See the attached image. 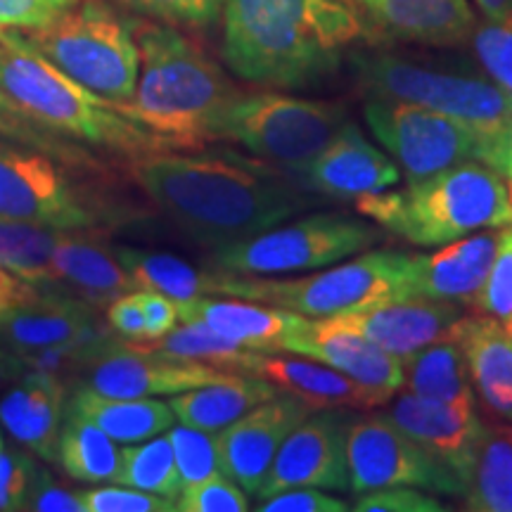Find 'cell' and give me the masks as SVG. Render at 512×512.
Wrapping results in <instances>:
<instances>
[{"mask_svg":"<svg viewBox=\"0 0 512 512\" xmlns=\"http://www.w3.org/2000/svg\"><path fill=\"white\" fill-rule=\"evenodd\" d=\"M131 162L133 181L171 223L214 249L254 238L318 204L273 164L235 152L169 150Z\"/></svg>","mask_w":512,"mask_h":512,"instance_id":"cell-1","label":"cell"},{"mask_svg":"<svg viewBox=\"0 0 512 512\" xmlns=\"http://www.w3.org/2000/svg\"><path fill=\"white\" fill-rule=\"evenodd\" d=\"M226 67L271 88H309L342 64L363 24L342 0H223Z\"/></svg>","mask_w":512,"mask_h":512,"instance_id":"cell-2","label":"cell"},{"mask_svg":"<svg viewBox=\"0 0 512 512\" xmlns=\"http://www.w3.org/2000/svg\"><path fill=\"white\" fill-rule=\"evenodd\" d=\"M140 76L133 98L117 110L171 145L202 150L238 88L174 24H138Z\"/></svg>","mask_w":512,"mask_h":512,"instance_id":"cell-3","label":"cell"},{"mask_svg":"<svg viewBox=\"0 0 512 512\" xmlns=\"http://www.w3.org/2000/svg\"><path fill=\"white\" fill-rule=\"evenodd\" d=\"M0 105L41 131L131 159L171 150L110 100L36 53L19 34H0Z\"/></svg>","mask_w":512,"mask_h":512,"instance_id":"cell-4","label":"cell"},{"mask_svg":"<svg viewBox=\"0 0 512 512\" xmlns=\"http://www.w3.org/2000/svg\"><path fill=\"white\" fill-rule=\"evenodd\" d=\"M356 209L418 247H441L512 223L508 183L484 162H460L403 190L358 197Z\"/></svg>","mask_w":512,"mask_h":512,"instance_id":"cell-5","label":"cell"},{"mask_svg":"<svg viewBox=\"0 0 512 512\" xmlns=\"http://www.w3.org/2000/svg\"><path fill=\"white\" fill-rule=\"evenodd\" d=\"M413 254L377 249L335 268H320L304 278H261L219 271V294L278 306L306 318H332L368 306L408 299V271Z\"/></svg>","mask_w":512,"mask_h":512,"instance_id":"cell-6","label":"cell"},{"mask_svg":"<svg viewBox=\"0 0 512 512\" xmlns=\"http://www.w3.org/2000/svg\"><path fill=\"white\" fill-rule=\"evenodd\" d=\"M81 86L112 105L133 98L140 76L136 24L121 17L105 0H79L48 27L19 34Z\"/></svg>","mask_w":512,"mask_h":512,"instance_id":"cell-7","label":"cell"},{"mask_svg":"<svg viewBox=\"0 0 512 512\" xmlns=\"http://www.w3.org/2000/svg\"><path fill=\"white\" fill-rule=\"evenodd\" d=\"M358 86L368 98H387L427 107L463 121L501 143L512 121V95L486 76L427 67L394 53L351 55Z\"/></svg>","mask_w":512,"mask_h":512,"instance_id":"cell-8","label":"cell"},{"mask_svg":"<svg viewBox=\"0 0 512 512\" xmlns=\"http://www.w3.org/2000/svg\"><path fill=\"white\" fill-rule=\"evenodd\" d=\"M347 121V110L335 102L238 91L216 119L214 140L238 143L254 157L299 174Z\"/></svg>","mask_w":512,"mask_h":512,"instance_id":"cell-9","label":"cell"},{"mask_svg":"<svg viewBox=\"0 0 512 512\" xmlns=\"http://www.w3.org/2000/svg\"><path fill=\"white\" fill-rule=\"evenodd\" d=\"M67 166L38 147L0 140V216L62 230L128 221L131 209L76 181Z\"/></svg>","mask_w":512,"mask_h":512,"instance_id":"cell-10","label":"cell"},{"mask_svg":"<svg viewBox=\"0 0 512 512\" xmlns=\"http://www.w3.org/2000/svg\"><path fill=\"white\" fill-rule=\"evenodd\" d=\"M380 240V230L366 221L344 214H313L216 247L211 264L223 273L273 278L335 266L368 252Z\"/></svg>","mask_w":512,"mask_h":512,"instance_id":"cell-11","label":"cell"},{"mask_svg":"<svg viewBox=\"0 0 512 512\" xmlns=\"http://www.w3.org/2000/svg\"><path fill=\"white\" fill-rule=\"evenodd\" d=\"M363 117L384 150L401 164L408 183L460 162L494 164V138L427 107L368 98Z\"/></svg>","mask_w":512,"mask_h":512,"instance_id":"cell-12","label":"cell"},{"mask_svg":"<svg viewBox=\"0 0 512 512\" xmlns=\"http://www.w3.org/2000/svg\"><path fill=\"white\" fill-rule=\"evenodd\" d=\"M349 489L354 494L384 486H415L446 496H465V484L384 413L358 415L347 425Z\"/></svg>","mask_w":512,"mask_h":512,"instance_id":"cell-13","label":"cell"},{"mask_svg":"<svg viewBox=\"0 0 512 512\" xmlns=\"http://www.w3.org/2000/svg\"><path fill=\"white\" fill-rule=\"evenodd\" d=\"M86 368V387L119 399L176 396L238 375L200 361L157 354L138 342H105Z\"/></svg>","mask_w":512,"mask_h":512,"instance_id":"cell-14","label":"cell"},{"mask_svg":"<svg viewBox=\"0 0 512 512\" xmlns=\"http://www.w3.org/2000/svg\"><path fill=\"white\" fill-rule=\"evenodd\" d=\"M347 425L349 418L339 411H316L294 427L256 491L259 501L297 486L347 491Z\"/></svg>","mask_w":512,"mask_h":512,"instance_id":"cell-15","label":"cell"},{"mask_svg":"<svg viewBox=\"0 0 512 512\" xmlns=\"http://www.w3.org/2000/svg\"><path fill=\"white\" fill-rule=\"evenodd\" d=\"M382 413L448 470L456 472L467 491L486 434L477 403H446L401 392Z\"/></svg>","mask_w":512,"mask_h":512,"instance_id":"cell-16","label":"cell"},{"mask_svg":"<svg viewBox=\"0 0 512 512\" xmlns=\"http://www.w3.org/2000/svg\"><path fill=\"white\" fill-rule=\"evenodd\" d=\"M311 413L304 401L278 394L275 399L254 406L233 425L223 427L216 432L223 475L242 486L247 494L256 496L287 434Z\"/></svg>","mask_w":512,"mask_h":512,"instance_id":"cell-17","label":"cell"},{"mask_svg":"<svg viewBox=\"0 0 512 512\" xmlns=\"http://www.w3.org/2000/svg\"><path fill=\"white\" fill-rule=\"evenodd\" d=\"M283 351L325 363L363 387L387 396L389 401L406 384L403 358L389 354L358 332L337 325L332 318L306 320L304 328L287 339Z\"/></svg>","mask_w":512,"mask_h":512,"instance_id":"cell-18","label":"cell"},{"mask_svg":"<svg viewBox=\"0 0 512 512\" xmlns=\"http://www.w3.org/2000/svg\"><path fill=\"white\" fill-rule=\"evenodd\" d=\"M463 316V309L453 302L408 297L332 316V320L370 339L389 354L406 358L434 342L451 339L453 328Z\"/></svg>","mask_w":512,"mask_h":512,"instance_id":"cell-19","label":"cell"},{"mask_svg":"<svg viewBox=\"0 0 512 512\" xmlns=\"http://www.w3.org/2000/svg\"><path fill=\"white\" fill-rule=\"evenodd\" d=\"M304 188L332 200H358L392 190L401 171L380 147L368 143L356 124L347 121L320 155L297 174Z\"/></svg>","mask_w":512,"mask_h":512,"instance_id":"cell-20","label":"cell"},{"mask_svg":"<svg viewBox=\"0 0 512 512\" xmlns=\"http://www.w3.org/2000/svg\"><path fill=\"white\" fill-rule=\"evenodd\" d=\"M48 285L64 287L95 309H107L114 299L138 290L114 247L93 230L62 228L55 230L48 254Z\"/></svg>","mask_w":512,"mask_h":512,"instance_id":"cell-21","label":"cell"},{"mask_svg":"<svg viewBox=\"0 0 512 512\" xmlns=\"http://www.w3.org/2000/svg\"><path fill=\"white\" fill-rule=\"evenodd\" d=\"M245 375L273 384L280 394H290L316 411H344V408H382L387 396L363 387L339 370L306 356H287L285 351H254Z\"/></svg>","mask_w":512,"mask_h":512,"instance_id":"cell-22","label":"cell"},{"mask_svg":"<svg viewBox=\"0 0 512 512\" xmlns=\"http://www.w3.org/2000/svg\"><path fill=\"white\" fill-rule=\"evenodd\" d=\"M95 306L79 297L41 292L34 302L17 306L0 318V351L36 354V351L93 344L107 339L95 320Z\"/></svg>","mask_w":512,"mask_h":512,"instance_id":"cell-23","label":"cell"},{"mask_svg":"<svg viewBox=\"0 0 512 512\" xmlns=\"http://www.w3.org/2000/svg\"><path fill=\"white\" fill-rule=\"evenodd\" d=\"M496 245L498 233L489 228L448 242L434 254H413L408 292L434 302L475 304L494 264Z\"/></svg>","mask_w":512,"mask_h":512,"instance_id":"cell-24","label":"cell"},{"mask_svg":"<svg viewBox=\"0 0 512 512\" xmlns=\"http://www.w3.org/2000/svg\"><path fill=\"white\" fill-rule=\"evenodd\" d=\"M181 323L209 325L219 335L254 351H283L285 342L306 325V316L238 297H195L176 302Z\"/></svg>","mask_w":512,"mask_h":512,"instance_id":"cell-25","label":"cell"},{"mask_svg":"<svg viewBox=\"0 0 512 512\" xmlns=\"http://www.w3.org/2000/svg\"><path fill=\"white\" fill-rule=\"evenodd\" d=\"M368 22L394 41L460 46L475 31L467 0H356Z\"/></svg>","mask_w":512,"mask_h":512,"instance_id":"cell-26","label":"cell"},{"mask_svg":"<svg viewBox=\"0 0 512 512\" xmlns=\"http://www.w3.org/2000/svg\"><path fill=\"white\" fill-rule=\"evenodd\" d=\"M451 339L463 351L470 382L486 411L512 422V332L501 320L477 313L460 318Z\"/></svg>","mask_w":512,"mask_h":512,"instance_id":"cell-27","label":"cell"},{"mask_svg":"<svg viewBox=\"0 0 512 512\" xmlns=\"http://www.w3.org/2000/svg\"><path fill=\"white\" fill-rule=\"evenodd\" d=\"M67 408V389L57 375L31 373L19 377V384L0 399V425L10 437L53 463L57 460V441Z\"/></svg>","mask_w":512,"mask_h":512,"instance_id":"cell-28","label":"cell"},{"mask_svg":"<svg viewBox=\"0 0 512 512\" xmlns=\"http://www.w3.org/2000/svg\"><path fill=\"white\" fill-rule=\"evenodd\" d=\"M280 392L254 375H230L228 380L204 384L190 392L171 396L169 406L181 425L204 432H219L233 425L259 403L271 401Z\"/></svg>","mask_w":512,"mask_h":512,"instance_id":"cell-29","label":"cell"},{"mask_svg":"<svg viewBox=\"0 0 512 512\" xmlns=\"http://www.w3.org/2000/svg\"><path fill=\"white\" fill-rule=\"evenodd\" d=\"M67 411L91 420L102 432H107L117 444H138L174 427L176 415L166 401L155 396L147 399H119L105 396L91 387H81L72 396Z\"/></svg>","mask_w":512,"mask_h":512,"instance_id":"cell-30","label":"cell"},{"mask_svg":"<svg viewBox=\"0 0 512 512\" xmlns=\"http://www.w3.org/2000/svg\"><path fill=\"white\" fill-rule=\"evenodd\" d=\"M57 463L74 482L114 484L121 467V448L91 420L67 411L57 441Z\"/></svg>","mask_w":512,"mask_h":512,"instance_id":"cell-31","label":"cell"},{"mask_svg":"<svg viewBox=\"0 0 512 512\" xmlns=\"http://www.w3.org/2000/svg\"><path fill=\"white\" fill-rule=\"evenodd\" d=\"M408 392L446 403H477L475 387L456 339L434 342L403 358Z\"/></svg>","mask_w":512,"mask_h":512,"instance_id":"cell-32","label":"cell"},{"mask_svg":"<svg viewBox=\"0 0 512 512\" xmlns=\"http://www.w3.org/2000/svg\"><path fill=\"white\" fill-rule=\"evenodd\" d=\"M121 266L131 273L138 287L162 292L174 302L195 297H216L219 294V273L197 271L178 256L147 252L136 247H114Z\"/></svg>","mask_w":512,"mask_h":512,"instance_id":"cell-33","label":"cell"},{"mask_svg":"<svg viewBox=\"0 0 512 512\" xmlns=\"http://www.w3.org/2000/svg\"><path fill=\"white\" fill-rule=\"evenodd\" d=\"M463 498L465 510L512 512V422L486 425L482 451Z\"/></svg>","mask_w":512,"mask_h":512,"instance_id":"cell-34","label":"cell"},{"mask_svg":"<svg viewBox=\"0 0 512 512\" xmlns=\"http://www.w3.org/2000/svg\"><path fill=\"white\" fill-rule=\"evenodd\" d=\"M143 347L157 351V354L185 358V361H200L238 375H245L249 358L254 354V349L235 344L233 339L219 335L209 325L197 323V320L183 323L181 328H174L169 335L159 337L155 342H145Z\"/></svg>","mask_w":512,"mask_h":512,"instance_id":"cell-35","label":"cell"},{"mask_svg":"<svg viewBox=\"0 0 512 512\" xmlns=\"http://www.w3.org/2000/svg\"><path fill=\"white\" fill-rule=\"evenodd\" d=\"M121 486H133V489L147 491L164 498L181 496L183 484L178 477V467L174 458V448L166 434L138 441V444H126L121 448V467L117 482Z\"/></svg>","mask_w":512,"mask_h":512,"instance_id":"cell-36","label":"cell"},{"mask_svg":"<svg viewBox=\"0 0 512 512\" xmlns=\"http://www.w3.org/2000/svg\"><path fill=\"white\" fill-rule=\"evenodd\" d=\"M55 230L0 216V266L34 285H48V254Z\"/></svg>","mask_w":512,"mask_h":512,"instance_id":"cell-37","label":"cell"},{"mask_svg":"<svg viewBox=\"0 0 512 512\" xmlns=\"http://www.w3.org/2000/svg\"><path fill=\"white\" fill-rule=\"evenodd\" d=\"M166 437L174 448V458L181 477L183 489L190 484L202 482V479L214 477L221 472L219 441L216 432H204L190 425H178L166 430Z\"/></svg>","mask_w":512,"mask_h":512,"instance_id":"cell-38","label":"cell"},{"mask_svg":"<svg viewBox=\"0 0 512 512\" xmlns=\"http://www.w3.org/2000/svg\"><path fill=\"white\" fill-rule=\"evenodd\" d=\"M472 306H477L479 313L501 320L512 332V223L498 233L494 264Z\"/></svg>","mask_w":512,"mask_h":512,"instance_id":"cell-39","label":"cell"},{"mask_svg":"<svg viewBox=\"0 0 512 512\" xmlns=\"http://www.w3.org/2000/svg\"><path fill=\"white\" fill-rule=\"evenodd\" d=\"M472 48L482 69L496 86L512 95V31L498 19H486L472 31Z\"/></svg>","mask_w":512,"mask_h":512,"instance_id":"cell-40","label":"cell"},{"mask_svg":"<svg viewBox=\"0 0 512 512\" xmlns=\"http://www.w3.org/2000/svg\"><path fill=\"white\" fill-rule=\"evenodd\" d=\"M249 498L245 489L223 472L202 482L185 486L176 498V512H245Z\"/></svg>","mask_w":512,"mask_h":512,"instance_id":"cell-41","label":"cell"},{"mask_svg":"<svg viewBox=\"0 0 512 512\" xmlns=\"http://www.w3.org/2000/svg\"><path fill=\"white\" fill-rule=\"evenodd\" d=\"M119 3L138 15L192 29L211 27L223 8V0H119Z\"/></svg>","mask_w":512,"mask_h":512,"instance_id":"cell-42","label":"cell"},{"mask_svg":"<svg viewBox=\"0 0 512 512\" xmlns=\"http://www.w3.org/2000/svg\"><path fill=\"white\" fill-rule=\"evenodd\" d=\"M86 512H176L171 498L147 494L133 486H93L79 491Z\"/></svg>","mask_w":512,"mask_h":512,"instance_id":"cell-43","label":"cell"},{"mask_svg":"<svg viewBox=\"0 0 512 512\" xmlns=\"http://www.w3.org/2000/svg\"><path fill=\"white\" fill-rule=\"evenodd\" d=\"M79 0H0V34H29L48 27Z\"/></svg>","mask_w":512,"mask_h":512,"instance_id":"cell-44","label":"cell"},{"mask_svg":"<svg viewBox=\"0 0 512 512\" xmlns=\"http://www.w3.org/2000/svg\"><path fill=\"white\" fill-rule=\"evenodd\" d=\"M356 512H444L437 498L425 494L415 486H384L356 494L354 508Z\"/></svg>","mask_w":512,"mask_h":512,"instance_id":"cell-45","label":"cell"},{"mask_svg":"<svg viewBox=\"0 0 512 512\" xmlns=\"http://www.w3.org/2000/svg\"><path fill=\"white\" fill-rule=\"evenodd\" d=\"M38 467L24 453L0 448V512L27 510Z\"/></svg>","mask_w":512,"mask_h":512,"instance_id":"cell-46","label":"cell"},{"mask_svg":"<svg viewBox=\"0 0 512 512\" xmlns=\"http://www.w3.org/2000/svg\"><path fill=\"white\" fill-rule=\"evenodd\" d=\"M259 512H347L351 505L342 498L325 494V489L316 486H297V489L280 491L261 501Z\"/></svg>","mask_w":512,"mask_h":512,"instance_id":"cell-47","label":"cell"},{"mask_svg":"<svg viewBox=\"0 0 512 512\" xmlns=\"http://www.w3.org/2000/svg\"><path fill=\"white\" fill-rule=\"evenodd\" d=\"M27 510L36 512H86L79 491L64 489L46 470H38L36 482L31 486Z\"/></svg>","mask_w":512,"mask_h":512,"instance_id":"cell-48","label":"cell"},{"mask_svg":"<svg viewBox=\"0 0 512 512\" xmlns=\"http://www.w3.org/2000/svg\"><path fill=\"white\" fill-rule=\"evenodd\" d=\"M136 294H138L140 309H143V316H145L147 342H155V339L169 335L178 323V306L174 299L166 297L162 292L143 290V287H138Z\"/></svg>","mask_w":512,"mask_h":512,"instance_id":"cell-49","label":"cell"},{"mask_svg":"<svg viewBox=\"0 0 512 512\" xmlns=\"http://www.w3.org/2000/svg\"><path fill=\"white\" fill-rule=\"evenodd\" d=\"M107 320H110L112 330L117 332L121 339H126V342H147L145 316L143 309H140L136 292H128L124 297L114 299V302L107 306Z\"/></svg>","mask_w":512,"mask_h":512,"instance_id":"cell-50","label":"cell"},{"mask_svg":"<svg viewBox=\"0 0 512 512\" xmlns=\"http://www.w3.org/2000/svg\"><path fill=\"white\" fill-rule=\"evenodd\" d=\"M38 294H41L38 285L29 283L22 275L0 266V318H3L5 313H10L12 309H17V306L34 302Z\"/></svg>","mask_w":512,"mask_h":512,"instance_id":"cell-51","label":"cell"},{"mask_svg":"<svg viewBox=\"0 0 512 512\" xmlns=\"http://www.w3.org/2000/svg\"><path fill=\"white\" fill-rule=\"evenodd\" d=\"M491 166H494L498 174L505 178V183H508V190H510V200H512V121L508 131L503 133L501 143L496 147V157Z\"/></svg>","mask_w":512,"mask_h":512,"instance_id":"cell-52","label":"cell"},{"mask_svg":"<svg viewBox=\"0 0 512 512\" xmlns=\"http://www.w3.org/2000/svg\"><path fill=\"white\" fill-rule=\"evenodd\" d=\"M486 19H498L512 8V0H475Z\"/></svg>","mask_w":512,"mask_h":512,"instance_id":"cell-53","label":"cell"},{"mask_svg":"<svg viewBox=\"0 0 512 512\" xmlns=\"http://www.w3.org/2000/svg\"><path fill=\"white\" fill-rule=\"evenodd\" d=\"M501 19H503V22H505V24H508V27H510V31H512V8H510L508 12H505V15H503Z\"/></svg>","mask_w":512,"mask_h":512,"instance_id":"cell-54","label":"cell"},{"mask_svg":"<svg viewBox=\"0 0 512 512\" xmlns=\"http://www.w3.org/2000/svg\"><path fill=\"white\" fill-rule=\"evenodd\" d=\"M0 448H5V441H3V430H0Z\"/></svg>","mask_w":512,"mask_h":512,"instance_id":"cell-55","label":"cell"},{"mask_svg":"<svg viewBox=\"0 0 512 512\" xmlns=\"http://www.w3.org/2000/svg\"><path fill=\"white\" fill-rule=\"evenodd\" d=\"M347 3H351V0H347Z\"/></svg>","mask_w":512,"mask_h":512,"instance_id":"cell-56","label":"cell"}]
</instances>
